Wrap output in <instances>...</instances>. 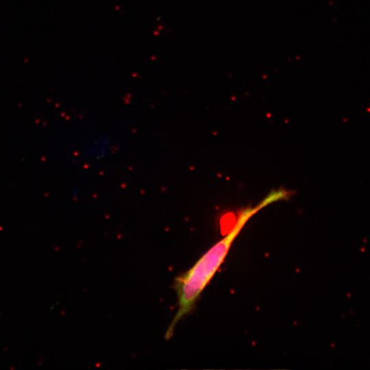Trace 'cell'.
I'll return each mask as SVG.
<instances>
[{
    "mask_svg": "<svg viewBox=\"0 0 370 370\" xmlns=\"http://www.w3.org/2000/svg\"><path fill=\"white\" fill-rule=\"evenodd\" d=\"M243 210L233 229L208 249L186 271L175 278L173 288L177 297V311L167 328L164 338L170 339L177 323L194 308L206 286L225 260L230 247L247 221L263 207Z\"/></svg>",
    "mask_w": 370,
    "mask_h": 370,
    "instance_id": "1",
    "label": "cell"
}]
</instances>
